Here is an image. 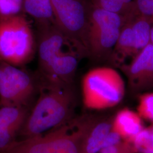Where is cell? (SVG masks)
<instances>
[{
  "label": "cell",
  "mask_w": 153,
  "mask_h": 153,
  "mask_svg": "<svg viewBox=\"0 0 153 153\" xmlns=\"http://www.w3.org/2000/svg\"><path fill=\"white\" fill-rule=\"evenodd\" d=\"M150 43L153 45V26L151 28V35H150Z\"/></svg>",
  "instance_id": "7402d4cb"
},
{
  "label": "cell",
  "mask_w": 153,
  "mask_h": 153,
  "mask_svg": "<svg viewBox=\"0 0 153 153\" xmlns=\"http://www.w3.org/2000/svg\"><path fill=\"white\" fill-rule=\"evenodd\" d=\"M124 2L126 3V4H127L128 5L131 6V2L133 0H123Z\"/></svg>",
  "instance_id": "603a6c76"
},
{
  "label": "cell",
  "mask_w": 153,
  "mask_h": 153,
  "mask_svg": "<svg viewBox=\"0 0 153 153\" xmlns=\"http://www.w3.org/2000/svg\"><path fill=\"white\" fill-rule=\"evenodd\" d=\"M23 13L34 19L36 25L55 24L51 0H22Z\"/></svg>",
  "instance_id": "4fadbf2b"
},
{
  "label": "cell",
  "mask_w": 153,
  "mask_h": 153,
  "mask_svg": "<svg viewBox=\"0 0 153 153\" xmlns=\"http://www.w3.org/2000/svg\"><path fill=\"white\" fill-rule=\"evenodd\" d=\"M99 153H136L130 142L122 141L121 142L107 148L102 149Z\"/></svg>",
  "instance_id": "44dd1931"
},
{
  "label": "cell",
  "mask_w": 153,
  "mask_h": 153,
  "mask_svg": "<svg viewBox=\"0 0 153 153\" xmlns=\"http://www.w3.org/2000/svg\"><path fill=\"white\" fill-rule=\"evenodd\" d=\"M130 143L136 153H153V133L150 127L144 128Z\"/></svg>",
  "instance_id": "2e32d148"
},
{
  "label": "cell",
  "mask_w": 153,
  "mask_h": 153,
  "mask_svg": "<svg viewBox=\"0 0 153 153\" xmlns=\"http://www.w3.org/2000/svg\"><path fill=\"white\" fill-rule=\"evenodd\" d=\"M150 19L140 16L131 22L134 41V54H137L150 42Z\"/></svg>",
  "instance_id": "5bb4252c"
},
{
  "label": "cell",
  "mask_w": 153,
  "mask_h": 153,
  "mask_svg": "<svg viewBox=\"0 0 153 153\" xmlns=\"http://www.w3.org/2000/svg\"><path fill=\"white\" fill-rule=\"evenodd\" d=\"M23 13L22 0H0V17Z\"/></svg>",
  "instance_id": "d6986e66"
},
{
  "label": "cell",
  "mask_w": 153,
  "mask_h": 153,
  "mask_svg": "<svg viewBox=\"0 0 153 153\" xmlns=\"http://www.w3.org/2000/svg\"><path fill=\"white\" fill-rule=\"evenodd\" d=\"M112 120L94 116L88 117V125L82 142L81 153H98L112 131Z\"/></svg>",
  "instance_id": "8fae6325"
},
{
  "label": "cell",
  "mask_w": 153,
  "mask_h": 153,
  "mask_svg": "<svg viewBox=\"0 0 153 153\" xmlns=\"http://www.w3.org/2000/svg\"><path fill=\"white\" fill-rule=\"evenodd\" d=\"M28 112L27 107H0V153L5 152L18 141Z\"/></svg>",
  "instance_id": "9c48e42d"
},
{
  "label": "cell",
  "mask_w": 153,
  "mask_h": 153,
  "mask_svg": "<svg viewBox=\"0 0 153 153\" xmlns=\"http://www.w3.org/2000/svg\"><path fill=\"white\" fill-rule=\"evenodd\" d=\"M136 7L140 16L153 18V0H136Z\"/></svg>",
  "instance_id": "ffe728a7"
},
{
  "label": "cell",
  "mask_w": 153,
  "mask_h": 153,
  "mask_svg": "<svg viewBox=\"0 0 153 153\" xmlns=\"http://www.w3.org/2000/svg\"><path fill=\"white\" fill-rule=\"evenodd\" d=\"M150 129L152 130V131L153 133V124H152V126H150Z\"/></svg>",
  "instance_id": "cb8c5ba5"
},
{
  "label": "cell",
  "mask_w": 153,
  "mask_h": 153,
  "mask_svg": "<svg viewBox=\"0 0 153 153\" xmlns=\"http://www.w3.org/2000/svg\"><path fill=\"white\" fill-rule=\"evenodd\" d=\"M143 128L142 118L131 109H121L112 119V130L125 141L131 142Z\"/></svg>",
  "instance_id": "7c38bea8"
},
{
  "label": "cell",
  "mask_w": 153,
  "mask_h": 153,
  "mask_svg": "<svg viewBox=\"0 0 153 153\" xmlns=\"http://www.w3.org/2000/svg\"><path fill=\"white\" fill-rule=\"evenodd\" d=\"M88 117L66 123L45 135L18 140L2 153H81Z\"/></svg>",
  "instance_id": "3957f363"
},
{
  "label": "cell",
  "mask_w": 153,
  "mask_h": 153,
  "mask_svg": "<svg viewBox=\"0 0 153 153\" xmlns=\"http://www.w3.org/2000/svg\"><path fill=\"white\" fill-rule=\"evenodd\" d=\"M36 85L27 72L0 61V107H27Z\"/></svg>",
  "instance_id": "52a82bcc"
},
{
  "label": "cell",
  "mask_w": 153,
  "mask_h": 153,
  "mask_svg": "<svg viewBox=\"0 0 153 153\" xmlns=\"http://www.w3.org/2000/svg\"><path fill=\"white\" fill-rule=\"evenodd\" d=\"M93 6L121 15L128 11L131 6L126 4L123 0H93Z\"/></svg>",
  "instance_id": "ac0fdd59"
},
{
  "label": "cell",
  "mask_w": 153,
  "mask_h": 153,
  "mask_svg": "<svg viewBox=\"0 0 153 153\" xmlns=\"http://www.w3.org/2000/svg\"><path fill=\"white\" fill-rule=\"evenodd\" d=\"M138 114L142 119L153 124V93L145 94L140 97Z\"/></svg>",
  "instance_id": "e0dca14e"
},
{
  "label": "cell",
  "mask_w": 153,
  "mask_h": 153,
  "mask_svg": "<svg viewBox=\"0 0 153 153\" xmlns=\"http://www.w3.org/2000/svg\"><path fill=\"white\" fill-rule=\"evenodd\" d=\"M152 20H153V19H152Z\"/></svg>",
  "instance_id": "d4e9b609"
},
{
  "label": "cell",
  "mask_w": 153,
  "mask_h": 153,
  "mask_svg": "<svg viewBox=\"0 0 153 153\" xmlns=\"http://www.w3.org/2000/svg\"><path fill=\"white\" fill-rule=\"evenodd\" d=\"M55 25L85 55L89 10L83 0H51Z\"/></svg>",
  "instance_id": "8992f818"
},
{
  "label": "cell",
  "mask_w": 153,
  "mask_h": 153,
  "mask_svg": "<svg viewBox=\"0 0 153 153\" xmlns=\"http://www.w3.org/2000/svg\"><path fill=\"white\" fill-rule=\"evenodd\" d=\"M124 24L123 16L93 6L85 39L87 55L96 60L107 57L114 48Z\"/></svg>",
  "instance_id": "5b68a950"
},
{
  "label": "cell",
  "mask_w": 153,
  "mask_h": 153,
  "mask_svg": "<svg viewBox=\"0 0 153 153\" xmlns=\"http://www.w3.org/2000/svg\"><path fill=\"white\" fill-rule=\"evenodd\" d=\"M81 88L83 105L93 110L113 107L125 94V84L119 73L106 66L88 71L83 76Z\"/></svg>",
  "instance_id": "277c9868"
},
{
  "label": "cell",
  "mask_w": 153,
  "mask_h": 153,
  "mask_svg": "<svg viewBox=\"0 0 153 153\" xmlns=\"http://www.w3.org/2000/svg\"><path fill=\"white\" fill-rule=\"evenodd\" d=\"M36 45L40 74L44 72L51 62L62 52L79 50L85 53L66 37L53 23L36 25Z\"/></svg>",
  "instance_id": "ba28073f"
},
{
  "label": "cell",
  "mask_w": 153,
  "mask_h": 153,
  "mask_svg": "<svg viewBox=\"0 0 153 153\" xmlns=\"http://www.w3.org/2000/svg\"><path fill=\"white\" fill-rule=\"evenodd\" d=\"M41 88V94L19 133L22 140L42 135L71 120L75 104L72 85L42 83Z\"/></svg>",
  "instance_id": "6da1fadb"
},
{
  "label": "cell",
  "mask_w": 153,
  "mask_h": 153,
  "mask_svg": "<svg viewBox=\"0 0 153 153\" xmlns=\"http://www.w3.org/2000/svg\"><path fill=\"white\" fill-rule=\"evenodd\" d=\"M114 52L117 59L120 60L128 56L135 55L131 22L126 23L121 28Z\"/></svg>",
  "instance_id": "9a60e30c"
},
{
  "label": "cell",
  "mask_w": 153,
  "mask_h": 153,
  "mask_svg": "<svg viewBox=\"0 0 153 153\" xmlns=\"http://www.w3.org/2000/svg\"><path fill=\"white\" fill-rule=\"evenodd\" d=\"M126 73L135 88H146L153 83V45L150 42L136 54Z\"/></svg>",
  "instance_id": "30bf717a"
},
{
  "label": "cell",
  "mask_w": 153,
  "mask_h": 153,
  "mask_svg": "<svg viewBox=\"0 0 153 153\" xmlns=\"http://www.w3.org/2000/svg\"><path fill=\"white\" fill-rule=\"evenodd\" d=\"M36 39L24 13L0 17V61L21 67L33 60Z\"/></svg>",
  "instance_id": "7a4b0ae2"
}]
</instances>
